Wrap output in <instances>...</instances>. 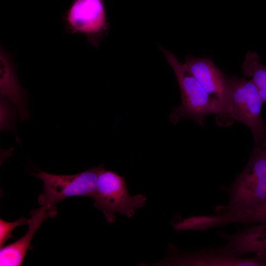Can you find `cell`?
Returning a JSON list of instances; mask_svg holds the SVG:
<instances>
[{
  "mask_svg": "<svg viewBox=\"0 0 266 266\" xmlns=\"http://www.w3.org/2000/svg\"><path fill=\"white\" fill-rule=\"evenodd\" d=\"M228 94L223 114L217 123L221 126L231 125L234 121L246 126L251 131L255 146L264 137L265 126L261 116L263 101L251 80L237 76L227 77Z\"/></svg>",
  "mask_w": 266,
  "mask_h": 266,
  "instance_id": "cell-1",
  "label": "cell"
},
{
  "mask_svg": "<svg viewBox=\"0 0 266 266\" xmlns=\"http://www.w3.org/2000/svg\"><path fill=\"white\" fill-rule=\"evenodd\" d=\"M160 48L174 72L181 94V103L169 114L170 121L175 124L182 119L189 118L204 126L206 116L214 114L217 117L219 115L218 106L190 72L184 63L180 62L171 52Z\"/></svg>",
  "mask_w": 266,
  "mask_h": 266,
  "instance_id": "cell-2",
  "label": "cell"
},
{
  "mask_svg": "<svg viewBox=\"0 0 266 266\" xmlns=\"http://www.w3.org/2000/svg\"><path fill=\"white\" fill-rule=\"evenodd\" d=\"M266 203V149L254 147L245 167L233 184L223 212L252 209Z\"/></svg>",
  "mask_w": 266,
  "mask_h": 266,
  "instance_id": "cell-3",
  "label": "cell"
},
{
  "mask_svg": "<svg viewBox=\"0 0 266 266\" xmlns=\"http://www.w3.org/2000/svg\"><path fill=\"white\" fill-rule=\"evenodd\" d=\"M92 199L95 207L102 211L110 223L115 221L117 213L133 217L136 210L145 205L147 200L143 194L131 196L125 178L104 168L98 175Z\"/></svg>",
  "mask_w": 266,
  "mask_h": 266,
  "instance_id": "cell-4",
  "label": "cell"
},
{
  "mask_svg": "<svg viewBox=\"0 0 266 266\" xmlns=\"http://www.w3.org/2000/svg\"><path fill=\"white\" fill-rule=\"evenodd\" d=\"M103 165L74 175H56L40 171L36 176L43 182V192L38 198L42 206H55L65 199L75 196L93 198L98 175Z\"/></svg>",
  "mask_w": 266,
  "mask_h": 266,
  "instance_id": "cell-5",
  "label": "cell"
},
{
  "mask_svg": "<svg viewBox=\"0 0 266 266\" xmlns=\"http://www.w3.org/2000/svg\"><path fill=\"white\" fill-rule=\"evenodd\" d=\"M170 255L157 264L168 266H266V262L254 256L241 258L233 255L225 246L195 252H181L171 246Z\"/></svg>",
  "mask_w": 266,
  "mask_h": 266,
  "instance_id": "cell-6",
  "label": "cell"
},
{
  "mask_svg": "<svg viewBox=\"0 0 266 266\" xmlns=\"http://www.w3.org/2000/svg\"><path fill=\"white\" fill-rule=\"evenodd\" d=\"M65 21L72 33L90 38L100 36L107 27L102 0H75L66 14Z\"/></svg>",
  "mask_w": 266,
  "mask_h": 266,
  "instance_id": "cell-7",
  "label": "cell"
},
{
  "mask_svg": "<svg viewBox=\"0 0 266 266\" xmlns=\"http://www.w3.org/2000/svg\"><path fill=\"white\" fill-rule=\"evenodd\" d=\"M192 75L214 100L220 109L216 121L222 116L228 94L227 78L210 59L189 56L184 63Z\"/></svg>",
  "mask_w": 266,
  "mask_h": 266,
  "instance_id": "cell-8",
  "label": "cell"
},
{
  "mask_svg": "<svg viewBox=\"0 0 266 266\" xmlns=\"http://www.w3.org/2000/svg\"><path fill=\"white\" fill-rule=\"evenodd\" d=\"M31 213L32 217L29 220L27 233L14 242L0 248V266H21L35 232L48 217L55 216L57 211L55 206L46 205L33 210Z\"/></svg>",
  "mask_w": 266,
  "mask_h": 266,
  "instance_id": "cell-9",
  "label": "cell"
},
{
  "mask_svg": "<svg viewBox=\"0 0 266 266\" xmlns=\"http://www.w3.org/2000/svg\"><path fill=\"white\" fill-rule=\"evenodd\" d=\"M225 246L233 254L241 257L253 254L266 262V223L251 226L233 234H223Z\"/></svg>",
  "mask_w": 266,
  "mask_h": 266,
  "instance_id": "cell-10",
  "label": "cell"
},
{
  "mask_svg": "<svg viewBox=\"0 0 266 266\" xmlns=\"http://www.w3.org/2000/svg\"><path fill=\"white\" fill-rule=\"evenodd\" d=\"M0 96L12 103L17 109L21 120L29 116L25 105L26 94L20 85L14 66L8 54L0 49Z\"/></svg>",
  "mask_w": 266,
  "mask_h": 266,
  "instance_id": "cell-11",
  "label": "cell"
},
{
  "mask_svg": "<svg viewBox=\"0 0 266 266\" xmlns=\"http://www.w3.org/2000/svg\"><path fill=\"white\" fill-rule=\"evenodd\" d=\"M242 68L244 75L254 83L263 102L266 103V66L261 63L259 54L248 52Z\"/></svg>",
  "mask_w": 266,
  "mask_h": 266,
  "instance_id": "cell-12",
  "label": "cell"
},
{
  "mask_svg": "<svg viewBox=\"0 0 266 266\" xmlns=\"http://www.w3.org/2000/svg\"><path fill=\"white\" fill-rule=\"evenodd\" d=\"M218 220L221 225L235 222L266 223V203L248 210L224 212L219 215Z\"/></svg>",
  "mask_w": 266,
  "mask_h": 266,
  "instance_id": "cell-13",
  "label": "cell"
},
{
  "mask_svg": "<svg viewBox=\"0 0 266 266\" xmlns=\"http://www.w3.org/2000/svg\"><path fill=\"white\" fill-rule=\"evenodd\" d=\"M29 219H26L23 217L13 222H7L0 219V246L3 247L5 243L10 237H12V232L16 227L28 224Z\"/></svg>",
  "mask_w": 266,
  "mask_h": 266,
  "instance_id": "cell-14",
  "label": "cell"
},
{
  "mask_svg": "<svg viewBox=\"0 0 266 266\" xmlns=\"http://www.w3.org/2000/svg\"><path fill=\"white\" fill-rule=\"evenodd\" d=\"M13 107L7 101L0 98V128L1 130L10 128L11 123L14 118Z\"/></svg>",
  "mask_w": 266,
  "mask_h": 266,
  "instance_id": "cell-15",
  "label": "cell"
},
{
  "mask_svg": "<svg viewBox=\"0 0 266 266\" xmlns=\"http://www.w3.org/2000/svg\"><path fill=\"white\" fill-rule=\"evenodd\" d=\"M259 147L266 149V125L265 126V133L264 138Z\"/></svg>",
  "mask_w": 266,
  "mask_h": 266,
  "instance_id": "cell-16",
  "label": "cell"
}]
</instances>
